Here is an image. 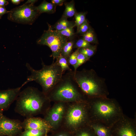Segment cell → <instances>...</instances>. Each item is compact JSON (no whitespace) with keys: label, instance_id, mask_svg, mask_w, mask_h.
<instances>
[{"label":"cell","instance_id":"1","mask_svg":"<svg viewBox=\"0 0 136 136\" xmlns=\"http://www.w3.org/2000/svg\"><path fill=\"white\" fill-rule=\"evenodd\" d=\"M91 121L112 126L124 114L116 100L107 97L87 98Z\"/></svg>","mask_w":136,"mask_h":136},{"label":"cell","instance_id":"2","mask_svg":"<svg viewBox=\"0 0 136 136\" xmlns=\"http://www.w3.org/2000/svg\"><path fill=\"white\" fill-rule=\"evenodd\" d=\"M16 100L15 111L26 118L46 112L47 105L50 101L42 92L31 87L21 91Z\"/></svg>","mask_w":136,"mask_h":136},{"label":"cell","instance_id":"3","mask_svg":"<svg viewBox=\"0 0 136 136\" xmlns=\"http://www.w3.org/2000/svg\"><path fill=\"white\" fill-rule=\"evenodd\" d=\"M46 95L50 101L57 102L75 103L86 100L74 79L73 70L63 74Z\"/></svg>","mask_w":136,"mask_h":136},{"label":"cell","instance_id":"4","mask_svg":"<svg viewBox=\"0 0 136 136\" xmlns=\"http://www.w3.org/2000/svg\"><path fill=\"white\" fill-rule=\"evenodd\" d=\"M74 77L82 92L87 98L107 97L109 92L105 79L93 69L73 71Z\"/></svg>","mask_w":136,"mask_h":136},{"label":"cell","instance_id":"5","mask_svg":"<svg viewBox=\"0 0 136 136\" xmlns=\"http://www.w3.org/2000/svg\"><path fill=\"white\" fill-rule=\"evenodd\" d=\"M42 68L37 70L27 63L26 66L31 73L26 81H34L41 86L42 92L47 95L60 81L63 74L57 60L53 61L50 65L45 64L42 61Z\"/></svg>","mask_w":136,"mask_h":136},{"label":"cell","instance_id":"6","mask_svg":"<svg viewBox=\"0 0 136 136\" xmlns=\"http://www.w3.org/2000/svg\"><path fill=\"white\" fill-rule=\"evenodd\" d=\"M74 103L66 110L64 118L66 127L76 132L88 125L91 119L87 100Z\"/></svg>","mask_w":136,"mask_h":136},{"label":"cell","instance_id":"7","mask_svg":"<svg viewBox=\"0 0 136 136\" xmlns=\"http://www.w3.org/2000/svg\"><path fill=\"white\" fill-rule=\"evenodd\" d=\"M47 24L48 29L44 31L37 42L38 44L46 45L50 48L52 52L51 56L54 61L55 59H57L62 49L68 41V38L61 35L53 29L51 25Z\"/></svg>","mask_w":136,"mask_h":136},{"label":"cell","instance_id":"8","mask_svg":"<svg viewBox=\"0 0 136 136\" xmlns=\"http://www.w3.org/2000/svg\"><path fill=\"white\" fill-rule=\"evenodd\" d=\"M33 0H28L23 4L9 11L8 18L16 23L32 24L40 14L36 10Z\"/></svg>","mask_w":136,"mask_h":136},{"label":"cell","instance_id":"9","mask_svg":"<svg viewBox=\"0 0 136 136\" xmlns=\"http://www.w3.org/2000/svg\"><path fill=\"white\" fill-rule=\"evenodd\" d=\"M124 114L111 127L113 136H136V120Z\"/></svg>","mask_w":136,"mask_h":136},{"label":"cell","instance_id":"10","mask_svg":"<svg viewBox=\"0 0 136 136\" xmlns=\"http://www.w3.org/2000/svg\"><path fill=\"white\" fill-rule=\"evenodd\" d=\"M64 103L58 102L45 112L44 119L51 128L58 127L64 118L66 110Z\"/></svg>","mask_w":136,"mask_h":136},{"label":"cell","instance_id":"11","mask_svg":"<svg viewBox=\"0 0 136 136\" xmlns=\"http://www.w3.org/2000/svg\"><path fill=\"white\" fill-rule=\"evenodd\" d=\"M3 113L0 112V136H14L20 132L23 128L22 122L7 117Z\"/></svg>","mask_w":136,"mask_h":136},{"label":"cell","instance_id":"12","mask_svg":"<svg viewBox=\"0 0 136 136\" xmlns=\"http://www.w3.org/2000/svg\"><path fill=\"white\" fill-rule=\"evenodd\" d=\"M27 83L26 81L20 87L15 88L0 90V112L7 110L16 100L21 88Z\"/></svg>","mask_w":136,"mask_h":136},{"label":"cell","instance_id":"13","mask_svg":"<svg viewBox=\"0 0 136 136\" xmlns=\"http://www.w3.org/2000/svg\"><path fill=\"white\" fill-rule=\"evenodd\" d=\"M23 128L25 130L36 129L48 131L51 128L44 119L33 117L26 118L22 122Z\"/></svg>","mask_w":136,"mask_h":136},{"label":"cell","instance_id":"14","mask_svg":"<svg viewBox=\"0 0 136 136\" xmlns=\"http://www.w3.org/2000/svg\"><path fill=\"white\" fill-rule=\"evenodd\" d=\"M89 125L96 136H113L111 127L101 123L92 121H91Z\"/></svg>","mask_w":136,"mask_h":136},{"label":"cell","instance_id":"15","mask_svg":"<svg viewBox=\"0 0 136 136\" xmlns=\"http://www.w3.org/2000/svg\"><path fill=\"white\" fill-rule=\"evenodd\" d=\"M56 7L51 3L44 1L36 8L40 14L43 13L52 14L55 12Z\"/></svg>","mask_w":136,"mask_h":136},{"label":"cell","instance_id":"16","mask_svg":"<svg viewBox=\"0 0 136 136\" xmlns=\"http://www.w3.org/2000/svg\"><path fill=\"white\" fill-rule=\"evenodd\" d=\"M67 19L62 17L53 26H52V28L59 31L65 29L69 27L75 26V22L69 21Z\"/></svg>","mask_w":136,"mask_h":136},{"label":"cell","instance_id":"17","mask_svg":"<svg viewBox=\"0 0 136 136\" xmlns=\"http://www.w3.org/2000/svg\"><path fill=\"white\" fill-rule=\"evenodd\" d=\"M65 8L62 17L67 18L75 15L77 13L74 1H72L65 4Z\"/></svg>","mask_w":136,"mask_h":136},{"label":"cell","instance_id":"18","mask_svg":"<svg viewBox=\"0 0 136 136\" xmlns=\"http://www.w3.org/2000/svg\"><path fill=\"white\" fill-rule=\"evenodd\" d=\"M74 136H96L93 129L88 125L78 130Z\"/></svg>","mask_w":136,"mask_h":136},{"label":"cell","instance_id":"19","mask_svg":"<svg viewBox=\"0 0 136 136\" xmlns=\"http://www.w3.org/2000/svg\"><path fill=\"white\" fill-rule=\"evenodd\" d=\"M74 43L73 41H67L62 49L60 54L67 59L72 53Z\"/></svg>","mask_w":136,"mask_h":136},{"label":"cell","instance_id":"20","mask_svg":"<svg viewBox=\"0 0 136 136\" xmlns=\"http://www.w3.org/2000/svg\"><path fill=\"white\" fill-rule=\"evenodd\" d=\"M96 45H92L87 47L79 49V52L82 54L90 58L95 53L97 50Z\"/></svg>","mask_w":136,"mask_h":136},{"label":"cell","instance_id":"21","mask_svg":"<svg viewBox=\"0 0 136 136\" xmlns=\"http://www.w3.org/2000/svg\"><path fill=\"white\" fill-rule=\"evenodd\" d=\"M82 36L83 39L90 44L97 43L95 33L93 29L91 28L86 33L82 34Z\"/></svg>","mask_w":136,"mask_h":136},{"label":"cell","instance_id":"22","mask_svg":"<svg viewBox=\"0 0 136 136\" xmlns=\"http://www.w3.org/2000/svg\"><path fill=\"white\" fill-rule=\"evenodd\" d=\"M48 131L45 130L36 129L25 130L20 136H44Z\"/></svg>","mask_w":136,"mask_h":136},{"label":"cell","instance_id":"23","mask_svg":"<svg viewBox=\"0 0 136 136\" xmlns=\"http://www.w3.org/2000/svg\"><path fill=\"white\" fill-rule=\"evenodd\" d=\"M56 60H57L63 74L66 71H71L72 70L69 66L67 59L60 54Z\"/></svg>","mask_w":136,"mask_h":136},{"label":"cell","instance_id":"24","mask_svg":"<svg viewBox=\"0 0 136 136\" xmlns=\"http://www.w3.org/2000/svg\"><path fill=\"white\" fill-rule=\"evenodd\" d=\"M86 12L76 13L75 15V26L78 29L80 26L83 23L85 20Z\"/></svg>","mask_w":136,"mask_h":136},{"label":"cell","instance_id":"25","mask_svg":"<svg viewBox=\"0 0 136 136\" xmlns=\"http://www.w3.org/2000/svg\"><path fill=\"white\" fill-rule=\"evenodd\" d=\"M89 59L83 54L78 52L77 57V63L74 66V71L77 70V69L83 64L88 61Z\"/></svg>","mask_w":136,"mask_h":136},{"label":"cell","instance_id":"26","mask_svg":"<svg viewBox=\"0 0 136 136\" xmlns=\"http://www.w3.org/2000/svg\"><path fill=\"white\" fill-rule=\"evenodd\" d=\"M79 49H77L70 55L67 59V62L69 65L72 66L73 67L77 63V57Z\"/></svg>","mask_w":136,"mask_h":136},{"label":"cell","instance_id":"27","mask_svg":"<svg viewBox=\"0 0 136 136\" xmlns=\"http://www.w3.org/2000/svg\"><path fill=\"white\" fill-rule=\"evenodd\" d=\"M91 45L90 43L88 42L82 38L78 40L74 43L73 48H83L88 47Z\"/></svg>","mask_w":136,"mask_h":136},{"label":"cell","instance_id":"28","mask_svg":"<svg viewBox=\"0 0 136 136\" xmlns=\"http://www.w3.org/2000/svg\"><path fill=\"white\" fill-rule=\"evenodd\" d=\"M74 27L67 28L65 29L57 31L61 35L67 38H70L73 37L75 34Z\"/></svg>","mask_w":136,"mask_h":136},{"label":"cell","instance_id":"29","mask_svg":"<svg viewBox=\"0 0 136 136\" xmlns=\"http://www.w3.org/2000/svg\"><path fill=\"white\" fill-rule=\"evenodd\" d=\"M90 28L88 21L86 19L77 29V33L82 35L87 32Z\"/></svg>","mask_w":136,"mask_h":136},{"label":"cell","instance_id":"30","mask_svg":"<svg viewBox=\"0 0 136 136\" xmlns=\"http://www.w3.org/2000/svg\"><path fill=\"white\" fill-rule=\"evenodd\" d=\"M65 1L64 0H52L51 1V3L56 6H61L63 5Z\"/></svg>","mask_w":136,"mask_h":136},{"label":"cell","instance_id":"31","mask_svg":"<svg viewBox=\"0 0 136 136\" xmlns=\"http://www.w3.org/2000/svg\"><path fill=\"white\" fill-rule=\"evenodd\" d=\"M9 11H7L5 7H0V19L2 16L6 13H8Z\"/></svg>","mask_w":136,"mask_h":136},{"label":"cell","instance_id":"32","mask_svg":"<svg viewBox=\"0 0 136 136\" xmlns=\"http://www.w3.org/2000/svg\"><path fill=\"white\" fill-rule=\"evenodd\" d=\"M9 4L8 2L5 0H0V7H5Z\"/></svg>","mask_w":136,"mask_h":136},{"label":"cell","instance_id":"33","mask_svg":"<svg viewBox=\"0 0 136 136\" xmlns=\"http://www.w3.org/2000/svg\"><path fill=\"white\" fill-rule=\"evenodd\" d=\"M55 136H70V135L68 133L63 132L56 134Z\"/></svg>","mask_w":136,"mask_h":136},{"label":"cell","instance_id":"34","mask_svg":"<svg viewBox=\"0 0 136 136\" xmlns=\"http://www.w3.org/2000/svg\"><path fill=\"white\" fill-rule=\"evenodd\" d=\"M10 1L13 4L17 5L20 4L21 2L23 1H24L22 0H11Z\"/></svg>","mask_w":136,"mask_h":136}]
</instances>
